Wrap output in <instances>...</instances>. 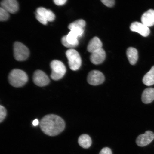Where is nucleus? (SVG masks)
Segmentation results:
<instances>
[{"label": "nucleus", "mask_w": 154, "mask_h": 154, "mask_svg": "<svg viewBox=\"0 0 154 154\" xmlns=\"http://www.w3.org/2000/svg\"><path fill=\"white\" fill-rule=\"evenodd\" d=\"M6 115V110L4 107L1 105L0 106V122H2L4 120Z\"/></svg>", "instance_id": "21"}, {"label": "nucleus", "mask_w": 154, "mask_h": 154, "mask_svg": "<svg viewBox=\"0 0 154 154\" xmlns=\"http://www.w3.org/2000/svg\"><path fill=\"white\" fill-rule=\"evenodd\" d=\"M9 17V13L2 8H0V20L2 22L6 21Z\"/></svg>", "instance_id": "20"}, {"label": "nucleus", "mask_w": 154, "mask_h": 154, "mask_svg": "<svg viewBox=\"0 0 154 154\" xmlns=\"http://www.w3.org/2000/svg\"><path fill=\"white\" fill-rule=\"evenodd\" d=\"M142 23L148 27L153 26L154 25V10H149L142 15L141 18Z\"/></svg>", "instance_id": "12"}, {"label": "nucleus", "mask_w": 154, "mask_h": 154, "mask_svg": "<svg viewBox=\"0 0 154 154\" xmlns=\"http://www.w3.org/2000/svg\"><path fill=\"white\" fill-rule=\"evenodd\" d=\"M67 1V0H53L55 4L58 6L64 5L66 3Z\"/></svg>", "instance_id": "25"}, {"label": "nucleus", "mask_w": 154, "mask_h": 154, "mask_svg": "<svg viewBox=\"0 0 154 154\" xmlns=\"http://www.w3.org/2000/svg\"><path fill=\"white\" fill-rule=\"evenodd\" d=\"M35 14L36 19L41 23L44 25L47 24L48 21L44 17L36 12Z\"/></svg>", "instance_id": "22"}, {"label": "nucleus", "mask_w": 154, "mask_h": 154, "mask_svg": "<svg viewBox=\"0 0 154 154\" xmlns=\"http://www.w3.org/2000/svg\"><path fill=\"white\" fill-rule=\"evenodd\" d=\"M28 80L27 75L23 71L15 69L11 71L9 75V82L14 87H21L25 85Z\"/></svg>", "instance_id": "2"}, {"label": "nucleus", "mask_w": 154, "mask_h": 154, "mask_svg": "<svg viewBox=\"0 0 154 154\" xmlns=\"http://www.w3.org/2000/svg\"><path fill=\"white\" fill-rule=\"evenodd\" d=\"M106 56L104 50L101 48L91 53L90 57V61L95 65L101 64L105 60Z\"/></svg>", "instance_id": "11"}, {"label": "nucleus", "mask_w": 154, "mask_h": 154, "mask_svg": "<svg viewBox=\"0 0 154 154\" xmlns=\"http://www.w3.org/2000/svg\"><path fill=\"white\" fill-rule=\"evenodd\" d=\"M70 69L73 71H76L81 66L82 60L79 54L75 50L69 49L66 52Z\"/></svg>", "instance_id": "3"}, {"label": "nucleus", "mask_w": 154, "mask_h": 154, "mask_svg": "<svg viewBox=\"0 0 154 154\" xmlns=\"http://www.w3.org/2000/svg\"><path fill=\"white\" fill-rule=\"evenodd\" d=\"M154 140V133L152 131H147L144 134L138 136L136 139V143L140 147L149 145Z\"/></svg>", "instance_id": "7"}, {"label": "nucleus", "mask_w": 154, "mask_h": 154, "mask_svg": "<svg viewBox=\"0 0 154 154\" xmlns=\"http://www.w3.org/2000/svg\"><path fill=\"white\" fill-rule=\"evenodd\" d=\"M1 5V7L12 14L17 12L19 8L18 3L17 0H2Z\"/></svg>", "instance_id": "10"}, {"label": "nucleus", "mask_w": 154, "mask_h": 154, "mask_svg": "<svg viewBox=\"0 0 154 154\" xmlns=\"http://www.w3.org/2000/svg\"><path fill=\"white\" fill-rule=\"evenodd\" d=\"M126 55L130 64L132 65L135 64L138 59L137 50L134 48H129L127 50Z\"/></svg>", "instance_id": "16"}, {"label": "nucleus", "mask_w": 154, "mask_h": 154, "mask_svg": "<svg viewBox=\"0 0 154 154\" xmlns=\"http://www.w3.org/2000/svg\"><path fill=\"white\" fill-rule=\"evenodd\" d=\"M86 22L83 19H79L69 24L68 28L70 30L74 28L84 29L86 26Z\"/></svg>", "instance_id": "19"}, {"label": "nucleus", "mask_w": 154, "mask_h": 154, "mask_svg": "<svg viewBox=\"0 0 154 154\" xmlns=\"http://www.w3.org/2000/svg\"><path fill=\"white\" fill-rule=\"evenodd\" d=\"M78 142L81 147L85 149L89 148L92 143L91 137L87 134H83L81 135L78 138Z\"/></svg>", "instance_id": "17"}, {"label": "nucleus", "mask_w": 154, "mask_h": 154, "mask_svg": "<svg viewBox=\"0 0 154 154\" xmlns=\"http://www.w3.org/2000/svg\"><path fill=\"white\" fill-rule=\"evenodd\" d=\"M103 46L102 42L97 37L92 38L88 43L87 50L90 53H93L97 50L101 49Z\"/></svg>", "instance_id": "15"}, {"label": "nucleus", "mask_w": 154, "mask_h": 154, "mask_svg": "<svg viewBox=\"0 0 154 154\" xmlns=\"http://www.w3.org/2000/svg\"><path fill=\"white\" fill-rule=\"evenodd\" d=\"M99 154H112V152L110 148L106 147L103 148Z\"/></svg>", "instance_id": "24"}, {"label": "nucleus", "mask_w": 154, "mask_h": 154, "mask_svg": "<svg viewBox=\"0 0 154 154\" xmlns=\"http://www.w3.org/2000/svg\"><path fill=\"white\" fill-rule=\"evenodd\" d=\"M33 80L36 85L40 87L47 86L50 82V79L47 75L40 70H36L34 72Z\"/></svg>", "instance_id": "8"}, {"label": "nucleus", "mask_w": 154, "mask_h": 154, "mask_svg": "<svg viewBox=\"0 0 154 154\" xmlns=\"http://www.w3.org/2000/svg\"><path fill=\"white\" fill-rule=\"evenodd\" d=\"M130 29L132 31L138 32L143 37H147L150 33L149 27L140 22H136L132 23Z\"/></svg>", "instance_id": "9"}, {"label": "nucleus", "mask_w": 154, "mask_h": 154, "mask_svg": "<svg viewBox=\"0 0 154 154\" xmlns=\"http://www.w3.org/2000/svg\"><path fill=\"white\" fill-rule=\"evenodd\" d=\"M52 72L51 77L54 80L60 79L64 76L66 69L63 63L58 60H54L51 63Z\"/></svg>", "instance_id": "4"}, {"label": "nucleus", "mask_w": 154, "mask_h": 154, "mask_svg": "<svg viewBox=\"0 0 154 154\" xmlns=\"http://www.w3.org/2000/svg\"><path fill=\"white\" fill-rule=\"evenodd\" d=\"M13 51L15 59L18 61L26 60L29 55L30 52L28 48L20 42H15L14 43Z\"/></svg>", "instance_id": "5"}, {"label": "nucleus", "mask_w": 154, "mask_h": 154, "mask_svg": "<svg viewBox=\"0 0 154 154\" xmlns=\"http://www.w3.org/2000/svg\"><path fill=\"white\" fill-rule=\"evenodd\" d=\"M104 75L98 70H92L88 74L87 78L88 83L92 85H99L104 82Z\"/></svg>", "instance_id": "6"}, {"label": "nucleus", "mask_w": 154, "mask_h": 154, "mask_svg": "<svg viewBox=\"0 0 154 154\" xmlns=\"http://www.w3.org/2000/svg\"><path fill=\"white\" fill-rule=\"evenodd\" d=\"M142 100L145 104H149L154 100V88H147L144 90L142 95Z\"/></svg>", "instance_id": "13"}, {"label": "nucleus", "mask_w": 154, "mask_h": 154, "mask_svg": "<svg viewBox=\"0 0 154 154\" xmlns=\"http://www.w3.org/2000/svg\"><path fill=\"white\" fill-rule=\"evenodd\" d=\"M143 83L145 85L150 86L154 84V66L152 67L150 70L145 75L142 80Z\"/></svg>", "instance_id": "18"}, {"label": "nucleus", "mask_w": 154, "mask_h": 154, "mask_svg": "<svg viewBox=\"0 0 154 154\" xmlns=\"http://www.w3.org/2000/svg\"><path fill=\"white\" fill-rule=\"evenodd\" d=\"M104 5L109 7H112L115 5V0H100Z\"/></svg>", "instance_id": "23"}, {"label": "nucleus", "mask_w": 154, "mask_h": 154, "mask_svg": "<svg viewBox=\"0 0 154 154\" xmlns=\"http://www.w3.org/2000/svg\"><path fill=\"white\" fill-rule=\"evenodd\" d=\"M38 124H39V121H38V119H35V120H34L33 122H32V124H33L34 126H37Z\"/></svg>", "instance_id": "26"}, {"label": "nucleus", "mask_w": 154, "mask_h": 154, "mask_svg": "<svg viewBox=\"0 0 154 154\" xmlns=\"http://www.w3.org/2000/svg\"><path fill=\"white\" fill-rule=\"evenodd\" d=\"M36 12L44 17L48 22H53L55 20V14L52 11L49 9H47L44 8L40 7L36 9Z\"/></svg>", "instance_id": "14"}, {"label": "nucleus", "mask_w": 154, "mask_h": 154, "mask_svg": "<svg viewBox=\"0 0 154 154\" xmlns=\"http://www.w3.org/2000/svg\"><path fill=\"white\" fill-rule=\"evenodd\" d=\"M65 126L64 120L58 116L50 114L46 115L40 122V127L44 134L54 136L61 133Z\"/></svg>", "instance_id": "1"}]
</instances>
